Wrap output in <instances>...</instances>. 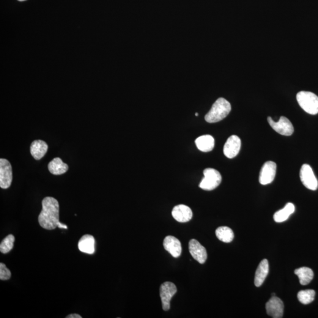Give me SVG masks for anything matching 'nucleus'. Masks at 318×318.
I'll list each match as a JSON object with an SVG mask.
<instances>
[{
	"label": "nucleus",
	"instance_id": "nucleus-1",
	"mask_svg": "<svg viewBox=\"0 0 318 318\" xmlns=\"http://www.w3.org/2000/svg\"><path fill=\"white\" fill-rule=\"evenodd\" d=\"M40 226L47 230H53L58 227L59 204L52 197H46L42 201V210L38 216Z\"/></svg>",
	"mask_w": 318,
	"mask_h": 318
},
{
	"label": "nucleus",
	"instance_id": "nucleus-2",
	"mask_svg": "<svg viewBox=\"0 0 318 318\" xmlns=\"http://www.w3.org/2000/svg\"><path fill=\"white\" fill-rule=\"evenodd\" d=\"M231 105L224 98H219L213 104L210 111L206 114V121L210 123H217L223 120L231 111Z\"/></svg>",
	"mask_w": 318,
	"mask_h": 318
},
{
	"label": "nucleus",
	"instance_id": "nucleus-3",
	"mask_svg": "<svg viewBox=\"0 0 318 318\" xmlns=\"http://www.w3.org/2000/svg\"><path fill=\"white\" fill-rule=\"evenodd\" d=\"M297 99L301 108L306 113L312 115L318 113V97L314 93L305 91L299 92Z\"/></svg>",
	"mask_w": 318,
	"mask_h": 318
},
{
	"label": "nucleus",
	"instance_id": "nucleus-4",
	"mask_svg": "<svg viewBox=\"0 0 318 318\" xmlns=\"http://www.w3.org/2000/svg\"><path fill=\"white\" fill-rule=\"evenodd\" d=\"M204 177L200 183L199 188L203 190L213 191L220 185L222 176L218 171L212 168H207L204 171Z\"/></svg>",
	"mask_w": 318,
	"mask_h": 318
},
{
	"label": "nucleus",
	"instance_id": "nucleus-5",
	"mask_svg": "<svg viewBox=\"0 0 318 318\" xmlns=\"http://www.w3.org/2000/svg\"><path fill=\"white\" fill-rule=\"evenodd\" d=\"M177 292L176 285L171 282H164L160 288V295L164 311H169L171 308L172 298Z\"/></svg>",
	"mask_w": 318,
	"mask_h": 318
},
{
	"label": "nucleus",
	"instance_id": "nucleus-6",
	"mask_svg": "<svg viewBox=\"0 0 318 318\" xmlns=\"http://www.w3.org/2000/svg\"><path fill=\"white\" fill-rule=\"evenodd\" d=\"M268 122L271 127L277 133L283 136H291L294 131V128L287 118L281 116L278 122L273 121L270 117H268Z\"/></svg>",
	"mask_w": 318,
	"mask_h": 318
},
{
	"label": "nucleus",
	"instance_id": "nucleus-7",
	"mask_svg": "<svg viewBox=\"0 0 318 318\" xmlns=\"http://www.w3.org/2000/svg\"><path fill=\"white\" fill-rule=\"evenodd\" d=\"M300 178L302 183L306 188L311 191H316L318 187V182L315 176L313 170L307 164H303L300 171Z\"/></svg>",
	"mask_w": 318,
	"mask_h": 318
},
{
	"label": "nucleus",
	"instance_id": "nucleus-8",
	"mask_svg": "<svg viewBox=\"0 0 318 318\" xmlns=\"http://www.w3.org/2000/svg\"><path fill=\"white\" fill-rule=\"evenodd\" d=\"M13 181L12 167L5 159H0V187L6 189L10 187Z\"/></svg>",
	"mask_w": 318,
	"mask_h": 318
},
{
	"label": "nucleus",
	"instance_id": "nucleus-9",
	"mask_svg": "<svg viewBox=\"0 0 318 318\" xmlns=\"http://www.w3.org/2000/svg\"><path fill=\"white\" fill-rule=\"evenodd\" d=\"M276 164L273 161H269L263 165L259 175V182L262 185H267L272 183L276 176Z\"/></svg>",
	"mask_w": 318,
	"mask_h": 318
},
{
	"label": "nucleus",
	"instance_id": "nucleus-10",
	"mask_svg": "<svg viewBox=\"0 0 318 318\" xmlns=\"http://www.w3.org/2000/svg\"><path fill=\"white\" fill-rule=\"evenodd\" d=\"M267 314L273 318L283 317L284 305L283 302L278 297H272L266 304Z\"/></svg>",
	"mask_w": 318,
	"mask_h": 318
},
{
	"label": "nucleus",
	"instance_id": "nucleus-11",
	"mask_svg": "<svg viewBox=\"0 0 318 318\" xmlns=\"http://www.w3.org/2000/svg\"><path fill=\"white\" fill-rule=\"evenodd\" d=\"M189 252L193 258L201 264L207 261V250L198 241L191 239L189 243Z\"/></svg>",
	"mask_w": 318,
	"mask_h": 318
},
{
	"label": "nucleus",
	"instance_id": "nucleus-12",
	"mask_svg": "<svg viewBox=\"0 0 318 318\" xmlns=\"http://www.w3.org/2000/svg\"><path fill=\"white\" fill-rule=\"evenodd\" d=\"M241 141L238 136L232 135L227 140L223 147L224 155L227 158L232 159L238 155L240 150Z\"/></svg>",
	"mask_w": 318,
	"mask_h": 318
},
{
	"label": "nucleus",
	"instance_id": "nucleus-13",
	"mask_svg": "<svg viewBox=\"0 0 318 318\" xmlns=\"http://www.w3.org/2000/svg\"><path fill=\"white\" fill-rule=\"evenodd\" d=\"M172 214L175 220L181 223L190 221L193 216L192 211L191 208L185 205L176 206L173 209Z\"/></svg>",
	"mask_w": 318,
	"mask_h": 318
},
{
	"label": "nucleus",
	"instance_id": "nucleus-14",
	"mask_svg": "<svg viewBox=\"0 0 318 318\" xmlns=\"http://www.w3.org/2000/svg\"><path fill=\"white\" fill-rule=\"evenodd\" d=\"M163 246L165 250L169 252L175 258L179 257L182 254V245L180 241L173 236H168L164 238Z\"/></svg>",
	"mask_w": 318,
	"mask_h": 318
},
{
	"label": "nucleus",
	"instance_id": "nucleus-15",
	"mask_svg": "<svg viewBox=\"0 0 318 318\" xmlns=\"http://www.w3.org/2000/svg\"><path fill=\"white\" fill-rule=\"evenodd\" d=\"M48 150V144L42 140L32 142L30 146V153L35 160H40L45 156Z\"/></svg>",
	"mask_w": 318,
	"mask_h": 318
},
{
	"label": "nucleus",
	"instance_id": "nucleus-16",
	"mask_svg": "<svg viewBox=\"0 0 318 318\" xmlns=\"http://www.w3.org/2000/svg\"><path fill=\"white\" fill-rule=\"evenodd\" d=\"M79 250L83 253L92 254L95 252V239L92 235H85L78 243Z\"/></svg>",
	"mask_w": 318,
	"mask_h": 318
},
{
	"label": "nucleus",
	"instance_id": "nucleus-17",
	"mask_svg": "<svg viewBox=\"0 0 318 318\" xmlns=\"http://www.w3.org/2000/svg\"><path fill=\"white\" fill-rule=\"evenodd\" d=\"M268 273L269 262L267 259H265L260 262L256 271L255 276H254V285L256 286H261L267 278Z\"/></svg>",
	"mask_w": 318,
	"mask_h": 318
},
{
	"label": "nucleus",
	"instance_id": "nucleus-18",
	"mask_svg": "<svg viewBox=\"0 0 318 318\" xmlns=\"http://www.w3.org/2000/svg\"><path fill=\"white\" fill-rule=\"evenodd\" d=\"M195 143L201 152H209L215 147V139L210 135L201 136L196 139Z\"/></svg>",
	"mask_w": 318,
	"mask_h": 318
},
{
	"label": "nucleus",
	"instance_id": "nucleus-19",
	"mask_svg": "<svg viewBox=\"0 0 318 318\" xmlns=\"http://www.w3.org/2000/svg\"><path fill=\"white\" fill-rule=\"evenodd\" d=\"M48 168L51 174L61 175L67 172L68 166L66 163L63 162L61 159L56 158L48 163Z\"/></svg>",
	"mask_w": 318,
	"mask_h": 318
},
{
	"label": "nucleus",
	"instance_id": "nucleus-20",
	"mask_svg": "<svg viewBox=\"0 0 318 318\" xmlns=\"http://www.w3.org/2000/svg\"><path fill=\"white\" fill-rule=\"evenodd\" d=\"M295 207L292 203H288L284 207V209L278 211L273 216L274 220L278 223L285 222L288 219L289 216L294 213Z\"/></svg>",
	"mask_w": 318,
	"mask_h": 318
},
{
	"label": "nucleus",
	"instance_id": "nucleus-21",
	"mask_svg": "<svg viewBox=\"0 0 318 318\" xmlns=\"http://www.w3.org/2000/svg\"><path fill=\"white\" fill-rule=\"evenodd\" d=\"M295 273L298 276L300 284L302 285L309 284L314 278L313 271L309 268L303 267L297 269L295 270Z\"/></svg>",
	"mask_w": 318,
	"mask_h": 318
},
{
	"label": "nucleus",
	"instance_id": "nucleus-22",
	"mask_svg": "<svg viewBox=\"0 0 318 318\" xmlns=\"http://www.w3.org/2000/svg\"><path fill=\"white\" fill-rule=\"evenodd\" d=\"M216 235L219 240L224 243L231 242L234 238V232L227 226L218 227L216 230Z\"/></svg>",
	"mask_w": 318,
	"mask_h": 318
},
{
	"label": "nucleus",
	"instance_id": "nucleus-23",
	"mask_svg": "<svg viewBox=\"0 0 318 318\" xmlns=\"http://www.w3.org/2000/svg\"><path fill=\"white\" fill-rule=\"evenodd\" d=\"M315 292L314 290H301L298 293V299L304 305L311 303L315 300Z\"/></svg>",
	"mask_w": 318,
	"mask_h": 318
},
{
	"label": "nucleus",
	"instance_id": "nucleus-24",
	"mask_svg": "<svg viewBox=\"0 0 318 318\" xmlns=\"http://www.w3.org/2000/svg\"><path fill=\"white\" fill-rule=\"evenodd\" d=\"M15 238L13 235H8L2 240L0 244V251L2 254H6L12 250L15 242Z\"/></svg>",
	"mask_w": 318,
	"mask_h": 318
},
{
	"label": "nucleus",
	"instance_id": "nucleus-25",
	"mask_svg": "<svg viewBox=\"0 0 318 318\" xmlns=\"http://www.w3.org/2000/svg\"><path fill=\"white\" fill-rule=\"evenodd\" d=\"M12 276L10 270L3 263L0 264V279L2 281L9 280Z\"/></svg>",
	"mask_w": 318,
	"mask_h": 318
},
{
	"label": "nucleus",
	"instance_id": "nucleus-26",
	"mask_svg": "<svg viewBox=\"0 0 318 318\" xmlns=\"http://www.w3.org/2000/svg\"><path fill=\"white\" fill-rule=\"evenodd\" d=\"M66 318H81L82 317L80 316V315H79L77 314H70L68 315V316L65 317Z\"/></svg>",
	"mask_w": 318,
	"mask_h": 318
},
{
	"label": "nucleus",
	"instance_id": "nucleus-27",
	"mask_svg": "<svg viewBox=\"0 0 318 318\" xmlns=\"http://www.w3.org/2000/svg\"><path fill=\"white\" fill-rule=\"evenodd\" d=\"M58 227L59 228H63V229H67V226L66 225H65V224L60 223L58 224Z\"/></svg>",
	"mask_w": 318,
	"mask_h": 318
},
{
	"label": "nucleus",
	"instance_id": "nucleus-28",
	"mask_svg": "<svg viewBox=\"0 0 318 318\" xmlns=\"http://www.w3.org/2000/svg\"><path fill=\"white\" fill-rule=\"evenodd\" d=\"M275 293H272V297H275Z\"/></svg>",
	"mask_w": 318,
	"mask_h": 318
},
{
	"label": "nucleus",
	"instance_id": "nucleus-29",
	"mask_svg": "<svg viewBox=\"0 0 318 318\" xmlns=\"http://www.w3.org/2000/svg\"><path fill=\"white\" fill-rule=\"evenodd\" d=\"M18 1H26V0H18Z\"/></svg>",
	"mask_w": 318,
	"mask_h": 318
},
{
	"label": "nucleus",
	"instance_id": "nucleus-30",
	"mask_svg": "<svg viewBox=\"0 0 318 318\" xmlns=\"http://www.w3.org/2000/svg\"><path fill=\"white\" fill-rule=\"evenodd\" d=\"M195 115H196V116H198L199 114L197 113H196L195 114Z\"/></svg>",
	"mask_w": 318,
	"mask_h": 318
}]
</instances>
